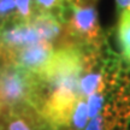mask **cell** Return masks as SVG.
Returning <instances> with one entry per match:
<instances>
[{
    "label": "cell",
    "instance_id": "obj_9",
    "mask_svg": "<svg viewBox=\"0 0 130 130\" xmlns=\"http://www.w3.org/2000/svg\"><path fill=\"white\" fill-rule=\"evenodd\" d=\"M89 121L87 104L84 102L83 98H79L76 101L74 107V111L70 119V130H83Z\"/></svg>",
    "mask_w": 130,
    "mask_h": 130
},
{
    "label": "cell",
    "instance_id": "obj_15",
    "mask_svg": "<svg viewBox=\"0 0 130 130\" xmlns=\"http://www.w3.org/2000/svg\"><path fill=\"white\" fill-rule=\"evenodd\" d=\"M0 112H1V106H0Z\"/></svg>",
    "mask_w": 130,
    "mask_h": 130
},
{
    "label": "cell",
    "instance_id": "obj_14",
    "mask_svg": "<svg viewBox=\"0 0 130 130\" xmlns=\"http://www.w3.org/2000/svg\"><path fill=\"white\" fill-rule=\"evenodd\" d=\"M0 130H4V126L1 125V123H0Z\"/></svg>",
    "mask_w": 130,
    "mask_h": 130
},
{
    "label": "cell",
    "instance_id": "obj_11",
    "mask_svg": "<svg viewBox=\"0 0 130 130\" xmlns=\"http://www.w3.org/2000/svg\"><path fill=\"white\" fill-rule=\"evenodd\" d=\"M61 1L63 0H35V5L37 6L39 11H43V12H48V13H51L52 10L56 9L54 17H57Z\"/></svg>",
    "mask_w": 130,
    "mask_h": 130
},
{
    "label": "cell",
    "instance_id": "obj_10",
    "mask_svg": "<svg viewBox=\"0 0 130 130\" xmlns=\"http://www.w3.org/2000/svg\"><path fill=\"white\" fill-rule=\"evenodd\" d=\"M86 104H87L89 119L95 117L96 115H99L102 108V104H104L102 92H96V93L88 95V99H87V102H86Z\"/></svg>",
    "mask_w": 130,
    "mask_h": 130
},
{
    "label": "cell",
    "instance_id": "obj_7",
    "mask_svg": "<svg viewBox=\"0 0 130 130\" xmlns=\"http://www.w3.org/2000/svg\"><path fill=\"white\" fill-rule=\"evenodd\" d=\"M118 41L123 58L130 64V10H123L118 24Z\"/></svg>",
    "mask_w": 130,
    "mask_h": 130
},
{
    "label": "cell",
    "instance_id": "obj_2",
    "mask_svg": "<svg viewBox=\"0 0 130 130\" xmlns=\"http://www.w3.org/2000/svg\"><path fill=\"white\" fill-rule=\"evenodd\" d=\"M54 50L52 42L39 41L13 51L3 52V53L11 63L37 76L46 66Z\"/></svg>",
    "mask_w": 130,
    "mask_h": 130
},
{
    "label": "cell",
    "instance_id": "obj_8",
    "mask_svg": "<svg viewBox=\"0 0 130 130\" xmlns=\"http://www.w3.org/2000/svg\"><path fill=\"white\" fill-rule=\"evenodd\" d=\"M105 76L102 72H94V71H88L86 76L81 77L79 79V88L82 95H90L96 92H104L105 89Z\"/></svg>",
    "mask_w": 130,
    "mask_h": 130
},
{
    "label": "cell",
    "instance_id": "obj_4",
    "mask_svg": "<svg viewBox=\"0 0 130 130\" xmlns=\"http://www.w3.org/2000/svg\"><path fill=\"white\" fill-rule=\"evenodd\" d=\"M43 41L29 21L11 17L0 24V47L3 52H10L34 42Z\"/></svg>",
    "mask_w": 130,
    "mask_h": 130
},
{
    "label": "cell",
    "instance_id": "obj_13",
    "mask_svg": "<svg viewBox=\"0 0 130 130\" xmlns=\"http://www.w3.org/2000/svg\"><path fill=\"white\" fill-rule=\"evenodd\" d=\"M83 130H105L104 116L101 113H99L95 117L90 118V122L87 123V125H86V128Z\"/></svg>",
    "mask_w": 130,
    "mask_h": 130
},
{
    "label": "cell",
    "instance_id": "obj_12",
    "mask_svg": "<svg viewBox=\"0 0 130 130\" xmlns=\"http://www.w3.org/2000/svg\"><path fill=\"white\" fill-rule=\"evenodd\" d=\"M16 9L14 0H0V19L4 22L6 19L11 18L12 12Z\"/></svg>",
    "mask_w": 130,
    "mask_h": 130
},
{
    "label": "cell",
    "instance_id": "obj_5",
    "mask_svg": "<svg viewBox=\"0 0 130 130\" xmlns=\"http://www.w3.org/2000/svg\"><path fill=\"white\" fill-rule=\"evenodd\" d=\"M29 22L43 41L51 42L61 32V24L59 19L48 12L37 11V13H34L30 17Z\"/></svg>",
    "mask_w": 130,
    "mask_h": 130
},
{
    "label": "cell",
    "instance_id": "obj_3",
    "mask_svg": "<svg viewBox=\"0 0 130 130\" xmlns=\"http://www.w3.org/2000/svg\"><path fill=\"white\" fill-rule=\"evenodd\" d=\"M68 27L70 36L78 37L84 42H96L100 37V27L95 6L81 3V0H74L72 17Z\"/></svg>",
    "mask_w": 130,
    "mask_h": 130
},
{
    "label": "cell",
    "instance_id": "obj_1",
    "mask_svg": "<svg viewBox=\"0 0 130 130\" xmlns=\"http://www.w3.org/2000/svg\"><path fill=\"white\" fill-rule=\"evenodd\" d=\"M40 81L36 75L19 68L6 58L0 65V106L3 108H18L32 106L37 101Z\"/></svg>",
    "mask_w": 130,
    "mask_h": 130
},
{
    "label": "cell",
    "instance_id": "obj_6",
    "mask_svg": "<svg viewBox=\"0 0 130 130\" xmlns=\"http://www.w3.org/2000/svg\"><path fill=\"white\" fill-rule=\"evenodd\" d=\"M4 130H39L36 117L28 112V106L12 108L4 117Z\"/></svg>",
    "mask_w": 130,
    "mask_h": 130
}]
</instances>
